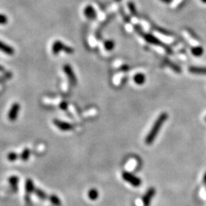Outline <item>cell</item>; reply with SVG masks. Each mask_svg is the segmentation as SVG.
<instances>
[{"label": "cell", "mask_w": 206, "mask_h": 206, "mask_svg": "<svg viewBox=\"0 0 206 206\" xmlns=\"http://www.w3.org/2000/svg\"><path fill=\"white\" fill-rule=\"evenodd\" d=\"M167 118L168 114L166 112H163L159 114V117H157V119L156 120V121L153 124V125L152 126L150 132L146 135V139H145V143L146 144L150 145L153 143V140H155V138L157 136L158 133L159 132V129L163 126V124H164V122L166 121Z\"/></svg>", "instance_id": "cell-1"}, {"label": "cell", "mask_w": 206, "mask_h": 206, "mask_svg": "<svg viewBox=\"0 0 206 206\" xmlns=\"http://www.w3.org/2000/svg\"><path fill=\"white\" fill-rule=\"evenodd\" d=\"M60 51H64L67 53H72L73 52V49L63 44L60 40H56L52 46V53L54 55H56Z\"/></svg>", "instance_id": "cell-2"}, {"label": "cell", "mask_w": 206, "mask_h": 206, "mask_svg": "<svg viewBox=\"0 0 206 206\" xmlns=\"http://www.w3.org/2000/svg\"><path fill=\"white\" fill-rule=\"evenodd\" d=\"M122 178L124 181L130 183V185L134 187L140 186L141 184V180L140 178L134 175V174L130 173L128 172H122Z\"/></svg>", "instance_id": "cell-3"}, {"label": "cell", "mask_w": 206, "mask_h": 206, "mask_svg": "<svg viewBox=\"0 0 206 206\" xmlns=\"http://www.w3.org/2000/svg\"><path fill=\"white\" fill-rule=\"evenodd\" d=\"M20 110V105L18 103L15 102L11 105V108L9 109V111L8 113V119L10 121H14L18 117V113Z\"/></svg>", "instance_id": "cell-4"}, {"label": "cell", "mask_w": 206, "mask_h": 206, "mask_svg": "<svg viewBox=\"0 0 206 206\" xmlns=\"http://www.w3.org/2000/svg\"><path fill=\"white\" fill-rule=\"evenodd\" d=\"M155 193H156V190L154 188L151 187V188H148V190L146 191V193L143 195V198H142V202H143V206H150L152 198L154 196Z\"/></svg>", "instance_id": "cell-5"}, {"label": "cell", "mask_w": 206, "mask_h": 206, "mask_svg": "<svg viewBox=\"0 0 206 206\" xmlns=\"http://www.w3.org/2000/svg\"><path fill=\"white\" fill-rule=\"evenodd\" d=\"M53 124L56 127H58L60 130H63V131H67V130H70L73 128L72 124L66 122V121H60V120H53Z\"/></svg>", "instance_id": "cell-6"}, {"label": "cell", "mask_w": 206, "mask_h": 206, "mask_svg": "<svg viewBox=\"0 0 206 206\" xmlns=\"http://www.w3.org/2000/svg\"><path fill=\"white\" fill-rule=\"evenodd\" d=\"M63 71H64V72L66 73V76H67L68 79H69V82L72 84H73V85L76 84L77 79H76V76H75L74 72H73V70L72 69V67H71L69 65L67 64L65 65V66H63Z\"/></svg>", "instance_id": "cell-7"}, {"label": "cell", "mask_w": 206, "mask_h": 206, "mask_svg": "<svg viewBox=\"0 0 206 206\" xmlns=\"http://www.w3.org/2000/svg\"><path fill=\"white\" fill-rule=\"evenodd\" d=\"M8 183L10 184L12 192H18V185L19 182V178L17 175H11L8 179Z\"/></svg>", "instance_id": "cell-8"}, {"label": "cell", "mask_w": 206, "mask_h": 206, "mask_svg": "<svg viewBox=\"0 0 206 206\" xmlns=\"http://www.w3.org/2000/svg\"><path fill=\"white\" fill-rule=\"evenodd\" d=\"M0 51L3 52L7 55H12L14 53V50L12 47L8 45L1 40H0Z\"/></svg>", "instance_id": "cell-9"}, {"label": "cell", "mask_w": 206, "mask_h": 206, "mask_svg": "<svg viewBox=\"0 0 206 206\" xmlns=\"http://www.w3.org/2000/svg\"><path fill=\"white\" fill-rule=\"evenodd\" d=\"M24 188H25L26 194H31L32 192H34L35 190V186H34V183L32 181V179H27L25 181V185H24Z\"/></svg>", "instance_id": "cell-10"}, {"label": "cell", "mask_w": 206, "mask_h": 206, "mask_svg": "<svg viewBox=\"0 0 206 206\" xmlns=\"http://www.w3.org/2000/svg\"><path fill=\"white\" fill-rule=\"evenodd\" d=\"M84 14H85V15L87 18H90V19H93V18H95L96 17L95 10L92 6H90V5L85 7V10H84Z\"/></svg>", "instance_id": "cell-11"}, {"label": "cell", "mask_w": 206, "mask_h": 206, "mask_svg": "<svg viewBox=\"0 0 206 206\" xmlns=\"http://www.w3.org/2000/svg\"><path fill=\"white\" fill-rule=\"evenodd\" d=\"M143 37L145 40L147 42L150 43H153V44H156V45H160L161 43L159 40H158L156 37H155L154 36L151 35V34H143Z\"/></svg>", "instance_id": "cell-12"}, {"label": "cell", "mask_w": 206, "mask_h": 206, "mask_svg": "<svg viewBox=\"0 0 206 206\" xmlns=\"http://www.w3.org/2000/svg\"><path fill=\"white\" fill-rule=\"evenodd\" d=\"M190 72L195 74L206 75V67H199V66H190L188 69Z\"/></svg>", "instance_id": "cell-13"}, {"label": "cell", "mask_w": 206, "mask_h": 206, "mask_svg": "<svg viewBox=\"0 0 206 206\" xmlns=\"http://www.w3.org/2000/svg\"><path fill=\"white\" fill-rule=\"evenodd\" d=\"M49 200H50V202L52 203V204L54 206H61L62 202L60 201V198L56 195H50L48 197Z\"/></svg>", "instance_id": "cell-14"}, {"label": "cell", "mask_w": 206, "mask_h": 206, "mask_svg": "<svg viewBox=\"0 0 206 206\" xmlns=\"http://www.w3.org/2000/svg\"><path fill=\"white\" fill-rule=\"evenodd\" d=\"M34 192L35 193V195H37V198H40V200H46L48 198L47 193L42 189H40V188H35Z\"/></svg>", "instance_id": "cell-15"}, {"label": "cell", "mask_w": 206, "mask_h": 206, "mask_svg": "<svg viewBox=\"0 0 206 206\" xmlns=\"http://www.w3.org/2000/svg\"><path fill=\"white\" fill-rule=\"evenodd\" d=\"M134 81L137 85H142L145 82V76L142 73H137L134 76Z\"/></svg>", "instance_id": "cell-16"}, {"label": "cell", "mask_w": 206, "mask_h": 206, "mask_svg": "<svg viewBox=\"0 0 206 206\" xmlns=\"http://www.w3.org/2000/svg\"><path fill=\"white\" fill-rule=\"evenodd\" d=\"M31 156V150L28 148H25L22 152H21V155H20V158L22 161H27V159L30 158Z\"/></svg>", "instance_id": "cell-17"}, {"label": "cell", "mask_w": 206, "mask_h": 206, "mask_svg": "<svg viewBox=\"0 0 206 206\" xmlns=\"http://www.w3.org/2000/svg\"><path fill=\"white\" fill-rule=\"evenodd\" d=\"M88 197H89V199L92 200V201L96 200L98 198V192L97 191V189H95V188H91L89 192H88Z\"/></svg>", "instance_id": "cell-18"}, {"label": "cell", "mask_w": 206, "mask_h": 206, "mask_svg": "<svg viewBox=\"0 0 206 206\" xmlns=\"http://www.w3.org/2000/svg\"><path fill=\"white\" fill-rule=\"evenodd\" d=\"M203 48L201 47H195L192 49V53L195 56H200L203 54Z\"/></svg>", "instance_id": "cell-19"}, {"label": "cell", "mask_w": 206, "mask_h": 206, "mask_svg": "<svg viewBox=\"0 0 206 206\" xmlns=\"http://www.w3.org/2000/svg\"><path fill=\"white\" fill-rule=\"evenodd\" d=\"M18 158V153H16L15 152H10L7 155V159L10 162H14Z\"/></svg>", "instance_id": "cell-20"}, {"label": "cell", "mask_w": 206, "mask_h": 206, "mask_svg": "<svg viewBox=\"0 0 206 206\" xmlns=\"http://www.w3.org/2000/svg\"><path fill=\"white\" fill-rule=\"evenodd\" d=\"M114 43L112 40H107L105 43V47L106 50H111L114 48Z\"/></svg>", "instance_id": "cell-21"}, {"label": "cell", "mask_w": 206, "mask_h": 206, "mask_svg": "<svg viewBox=\"0 0 206 206\" xmlns=\"http://www.w3.org/2000/svg\"><path fill=\"white\" fill-rule=\"evenodd\" d=\"M8 18L3 14H0V24H5L8 23Z\"/></svg>", "instance_id": "cell-22"}, {"label": "cell", "mask_w": 206, "mask_h": 206, "mask_svg": "<svg viewBox=\"0 0 206 206\" xmlns=\"http://www.w3.org/2000/svg\"><path fill=\"white\" fill-rule=\"evenodd\" d=\"M25 202L27 206H31V198L29 197L28 194H26L25 195Z\"/></svg>", "instance_id": "cell-23"}, {"label": "cell", "mask_w": 206, "mask_h": 206, "mask_svg": "<svg viewBox=\"0 0 206 206\" xmlns=\"http://www.w3.org/2000/svg\"><path fill=\"white\" fill-rule=\"evenodd\" d=\"M128 6H129V8H130V11H131V13L134 14V13L136 12V10H135V7H134V4H133V3H129Z\"/></svg>", "instance_id": "cell-24"}, {"label": "cell", "mask_w": 206, "mask_h": 206, "mask_svg": "<svg viewBox=\"0 0 206 206\" xmlns=\"http://www.w3.org/2000/svg\"><path fill=\"white\" fill-rule=\"evenodd\" d=\"M60 108H61L62 109H66V108H67V104L63 101V102H62L61 104H60Z\"/></svg>", "instance_id": "cell-25"}, {"label": "cell", "mask_w": 206, "mask_h": 206, "mask_svg": "<svg viewBox=\"0 0 206 206\" xmlns=\"http://www.w3.org/2000/svg\"><path fill=\"white\" fill-rule=\"evenodd\" d=\"M203 182H204V184H206V172L204 173V176H203Z\"/></svg>", "instance_id": "cell-26"}, {"label": "cell", "mask_w": 206, "mask_h": 206, "mask_svg": "<svg viewBox=\"0 0 206 206\" xmlns=\"http://www.w3.org/2000/svg\"><path fill=\"white\" fill-rule=\"evenodd\" d=\"M5 70V67L2 66V65H0V72H2V71Z\"/></svg>", "instance_id": "cell-27"}, {"label": "cell", "mask_w": 206, "mask_h": 206, "mask_svg": "<svg viewBox=\"0 0 206 206\" xmlns=\"http://www.w3.org/2000/svg\"><path fill=\"white\" fill-rule=\"evenodd\" d=\"M161 1H163V2H165V3H169V2H170L172 0H161Z\"/></svg>", "instance_id": "cell-28"}, {"label": "cell", "mask_w": 206, "mask_h": 206, "mask_svg": "<svg viewBox=\"0 0 206 206\" xmlns=\"http://www.w3.org/2000/svg\"><path fill=\"white\" fill-rule=\"evenodd\" d=\"M201 2H202L203 3H206V0H201Z\"/></svg>", "instance_id": "cell-29"}, {"label": "cell", "mask_w": 206, "mask_h": 206, "mask_svg": "<svg viewBox=\"0 0 206 206\" xmlns=\"http://www.w3.org/2000/svg\"><path fill=\"white\" fill-rule=\"evenodd\" d=\"M205 121H206V117H205Z\"/></svg>", "instance_id": "cell-30"}, {"label": "cell", "mask_w": 206, "mask_h": 206, "mask_svg": "<svg viewBox=\"0 0 206 206\" xmlns=\"http://www.w3.org/2000/svg\"></svg>", "instance_id": "cell-31"}]
</instances>
